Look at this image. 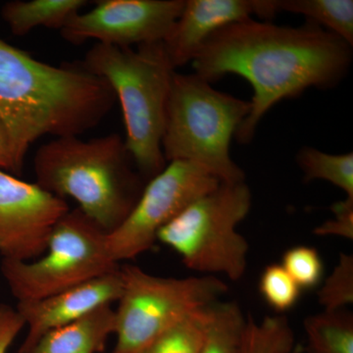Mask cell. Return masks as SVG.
Here are the masks:
<instances>
[{
  "mask_svg": "<svg viewBox=\"0 0 353 353\" xmlns=\"http://www.w3.org/2000/svg\"><path fill=\"white\" fill-rule=\"evenodd\" d=\"M352 48L310 21L288 27L250 18L216 32L192 63L194 73L209 83L228 74L250 83V111L234 134L238 143L246 145L278 102L299 97L309 88L340 83L352 63Z\"/></svg>",
  "mask_w": 353,
  "mask_h": 353,
  "instance_id": "1",
  "label": "cell"
},
{
  "mask_svg": "<svg viewBox=\"0 0 353 353\" xmlns=\"http://www.w3.org/2000/svg\"><path fill=\"white\" fill-rule=\"evenodd\" d=\"M114 101L108 83L82 64L53 66L0 39V124L14 175H21L41 137L80 136L105 118Z\"/></svg>",
  "mask_w": 353,
  "mask_h": 353,
  "instance_id": "2",
  "label": "cell"
},
{
  "mask_svg": "<svg viewBox=\"0 0 353 353\" xmlns=\"http://www.w3.org/2000/svg\"><path fill=\"white\" fill-rule=\"evenodd\" d=\"M132 165L117 134L90 141L59 137L39 146L34 157L36 183L54 196L74 199L106 233L126 219L145 188Z\"/></svg>",
  "mask_w": 353,
  "mask_h": 353,
  "instance_id": "3",
  "label": "cell"
},
{
  "mask_svg": "<svg viewBox=\"0 0 353 353\" xmlns=\"http://www.w3.org/2000/svg\"><path fill=\"white\" fill-rule=\"evenodd\" d=\"M101 77L122 108L125 145L141 176L150 179L166 166L162 138L175 69L162 41L119 48L95 43L81 62Z\"/></svg>",
  "mask_w": 353,
  "mask_h": 353,
  "instance_id": "4",
  "label": "cell"
},
{
  "mask_svg": "<svg viewBox=\"0 0 353 353\" xmlns=\"http://www.w3.org/2000/svg\"><path fill=\"white\" fill-rule=\"evenodd\" d=\"M250 111V102L219 92L196 73L174 74L162 152L167 163L192 162L222 183L245 182L230 154L236 130Z\"/></svg>",
  "mask_w": 353,
  "mask_h": 353,
  "instance_id": "5",
  "label": "cell"
},
{
  "mask_svg": "<svg viewBox=\"0 0 353 353\" xmlns=\"http://www.w3.org/2000/svg\"><path fill=\"white\" fill-rule=\"evenodd\" d=\"M252 202L245 182L220 183L165 225L157 241L178 253L190 270L241 280L250 245L238 226L248 217Z\"/></svg>",
  "mask_w": 353,
  "mask_h": 353,
  "instance_id": "6",
  "label": "cell"
},
{
  "mask_svg": "<svg viewBox=\"0 0 353 353\" xmlns=\"http://www.w3.org/2000/svg\"><path fill=\"white\" fill-rule=\"evenodd\" d=\"M112 353H141L190 313L217 303L229 287L216 276L166 278L134 265L121 266Z\"/></svg>",
  "mask_w": 353,
  "mask_h": 353,
  "instance_id": "7",
  "label": "cell"
},
{
  "mask_svg": "<svg viewBox=\"0 0 353 353\" xmlns=\"http://www.w3.org/2000/svg\"><path fill=\"white\" fill-rule=\"evenodd\" d=\"M108 234L76 208L58 221L38 259H2V276L17 303L43 299L118 270Z\"/></svg>",
  "mask_w": 353,
  "mask_h": 353,
  "instance_id": "8",
  "label": "cell"
},
{
  "mask_svg": "<svg viewBox=\"0 0 353 353\" xmlns=\"http://www.w3.org/2000/svg\"><path fill=\"white\" fill-rule=\"evenodd\" d=\"M220 183L205 169L192 162H168L145 185L126 219L108 234V248L114 260L120 263L148 252L165 225Z\"/></svg>",
  "mask_w": 353,
  "mask_h": 353,
  "instance_id": "9",
  "label": "cell"
},
{
  "mask_svg": "<svg viewBox=\"0 0 353 353\" xmlns=\"http://www.w3.org/2000/svg\"><path fill=\"white\" fill-rule=\"evenodd\" d=\"M185 0H101L78 13L60 30L72 44L87 41L119 48L163 41L182 12Z\"/></svg>",
  "mask_w": 353,
  "mask_h": 353,
  "instance_id": "10",
  "label": "cell"
},
{
  "mask_svg": "<svg viewBox=\"0 0 353 353\" xmlns=\"http://www.w3.org/2000/svg\"><path fill=\"white\" fill-rule=\"evenodd\" d=\"M69 210L65 199L38 183L0 170V254L17 261L38 259L55 225Z\"/></svg>",
  "mask_w": 353,
  "mask_h": 353,
  "instance_id": "11",
  "label": "cell"
},
{
  "mask_svg": "<svg viewBox=\"0 0 353 353\" xmlns=\"http://www.w3.org/2000/svg\"><path fill=\"white\" fill-rule=\"evenodd\" d=\"M122 288L120 266L118 270L57 294L19 301L16 310L28 332L18 353H31L39 341L53 330L81 319L102 306L117 303Z\"/></svg>",
  "mask_w": 353,
  "mask_h": 353,
  "instance_id": "12",
  "label": "cell"
},
{
  "mask_svg": "<svg viewBox=\"0 0 353 353\" xmlns=\"http://www.w3.org/2000/svg\"><path fill=\"white\" fill-rule=\"evenodd\" d=\"M274 0H185L178 19L163 39L174 69L192 62L203 44L222 28L250 19L274 17Z\"/></svg>",
  "mask_w": 353,
  "mask_h": 353,
  "instance_id": "13",
  "label": "cell"
},
{
  "mask_svg": "<svg viewBox=\"0 0 353 353\" xmlns=\"http://www.w3.org/2000/svg\"><path fill=\"white\" fill-rule=\"evenodd\" d=\"M115 329V310L102 306L46 334L31 353H101Z\"/></svg>",
  "mask_w": 353,
  "mask_h": 353,
  "instance_id": "14",
  "label": "cell"
},
{
  "mask_svg": "<svg viewBox=\"0 0 353 353\" xmlns=\"http://www.w3.org/2000/svg\"><path fill=\"white\" fill-rule=\"evenodd\" d=\"M85 6V0H15L2 7L1 16L13 34L23 37L39 27L60 31Z\"/></svg>",
  "mask_w": 353,
  "mask_h": 353,
  "instance_id": "15",
  "label": "cell"
},
{
  "mask_svg": "<svg viewBox=\"0 0 353 353\" xmlns=\"http://www.w3.org/2000/svg\"><path fill=\"white\" fill-rule=\"evenodd\" d=\"M279 11L299 14L306 20L353 46L352 0H274Z\"/></svg>",
  "mask_w": 353,
  "mask_h": 353,
  "instance_id": "16",
  "label": "cell"
},
{
  "mask_svg": "<svg viewBox=\"0 0 353 353\" xmlns=\"http://www.w3.org/2000/svg\"><path fill=\"white\" fill-rule=\"evenodd\" d=\"M303 325L308 353H353V315L345 309L308 316Z\"/></svg>",
  "mask_w": 353,
  "mask_h": 353,
  "instance_id": "17",
  "label": "cell"
},
{
  "mask_svg": "<svg viewBox=\"0 0 353 353\" xmlns=\"http://www.w3.org/2000/svg\"><path fill=\"white\" fill-rule=\"evenodd\" d=\"M305 182L324 180L343 190L353 199V153L331 154L304 146L296 155Z\"/></svg>",
  "mask_w": 353,
  "mask_h": 353,
  "instance_id": "18",
  "label": "cell"
},
{
  "mask_svg": "<svg viewBox=\"0 0 353 353\" xmlns=\"http://www.w3.org/2000/svg\"><path fill=\"white\" fill-rule=\"evenodd\" d=\"M246 319L238 303L217 301L211 307V321L199 353H241Z\"/></svg>",
  "mask_w": 353,
  "mask_h": 353,
  "instance_id": "19",
  "label": "cell"
},
{
  "mask_svg": "<svg viewBox=\"0 0 353 353\" xmlns=\"http://www.w3.org/2000/svg\"><path fill=\"white\" fill-rule=\"evenodd\" d=\"M212 304L190 313L170 329L160 334L141 353H199L209 324Z\"/></svg>",
  "mask_w": 353,
  "mask_h": 353,
  "instance_id": "20",
  "label": "cell"
},
{
  "mask_svg": "<svg viewBox=\"0 0 353 353\" xmlns=\"http://www.w3.org/2000/svg\"><path fill=\"white\" fill-rule=\"evenodd\" d=\"M294 345V334L284 316L246 319L241 353H290Z\"/></svg>",
  "mask_w": 353,
  "mask_h": 353,
  "instance_id": "21",
  "label": "cell"
},
{
  "mask_svg": "<svg viewBox=\"0 0 353 353\" xmlns=\"http://www.w3.org/2000/svg\"><path fill=\"white\" fill-rule=\"evenodd\" d=\"M324 311H338L353 303V256L341 253L338 263L318 292Z\"/></svg>",
  "mask_w": 353,
  "mask_h": 353,
  "instance_id": "22",
  "label": "cell"
},
{
  "mask_svg": "<svg viewBox=\"0 0 353 353\" xmlns=\"http://www.w3.org/2000/svg\"><path fill=\"white\" fill-rule=\"evenodd\" d=\"M259 292L265 303L277 312L294 308L301 290L281 264L265 267L259 280Z\"/></svg>",
  "mask_w": 353,
  "mask_h": 353,
  "instance_id": "23",
  "label": "cell"
},
{
  "mask_svg": "<svg viewBox=\"0 0 353 353\" xmlns=\"http://www.w3.org/2000/svg\"><path fill=\"white\" fill-rule=\"evenodd\" d=\"M282 265L301 290H311L321 284L324 264L318 250L311 246L290 248L283 255Z\"/></svg>",
  "mask_w": 353,
  "mask_h": 353,
  "instance_id": "24",
  "label": "cell"
},
{
  "mask_svg": "<svg viewBox=\"0 0 353 353\" xmlns=\"http://www.w3.org/2000/svg\"><path fill=\"white\" fill-rule=\"evenodd\" d=\"M334 217L316 228L313 234L318 236H340L353 240V199L336 202L331 208Z\"/></svg>",
  "mask_w": 353,
  "mask_h": 353,
  "instance_id": "25",
  "label": "cell"
},
{
  "mask_svg": "<svg viewBox=\"0 0 353 353\" xmlns=\"http://www.w3.org/2000/svg\"><path fill=\"white\" fill-rule=\"evenodd\" d=\"M25 327L16 308L0 303V353H7Z\"/></svg>",
  "mask_w": 353,
  "mask_h": 353,
  "instance_id": "26",
  "label": "cell"
},
{
  "mask_svg": "<svg viewBox=\"0 0 353 353\" xmlns=\"http://www.w3.org/2000/svg\"><path fill=\"white\" fill-rule=\"evenodd\" d=\"M0 170L9 171L14 175V165L10 145L3 127L0 124Z\"/></svg>",
  "mask_w": 353,
  "mask_h": 353,
  "instance_id": "27",
  "label": "cell"
}]
</instances>
